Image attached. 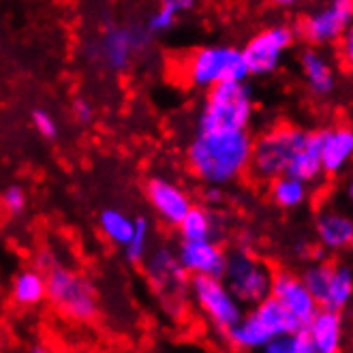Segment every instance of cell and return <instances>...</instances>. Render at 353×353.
Listing matches in <instances>:
<instances>
[{"label":"cell","mask_w":353,"mask_h":353,"mask_svg":"<svg viewBox=\"0 0 353 353\" xmlns=\"http://www.w3.org/2000/svg\"><path fill=\"white\" fill-rule=\"evenodd\" d=\"M253 135L248 131H197L186 146V165L203 186H230L248 174Z\"/></svg>","instance_id":"cell-1"},{"label":"cell","mask_w":353,"mask_h":353,"mask_svg":"<svg viewBox=\"0 0 353 353\" xmlns=\"http://www.w3.org/2000/svg\"><path fill=\"white\" fill-rule=\"evenodd\" d=\"M255 118V92L248 81H221L205 90L197 131H248Z\"/></svg>","instance_id":"cell-2"},{"label":"cell","mask_w":353,"mask_h":353,"mask_svg":"<svg viewBox=\"0 0 353 353\" xmlns=\"http://www.w3.org/2000/svg\"><path fill=\"white\" fill-rule=\"evenodd\" d=\"M310 135L313 131L296 127V124H276L259 137H253V154L248 165L251 178L268 184L270 180L287 174L289 165L306 146Z\"/></svg>","instance_id":"cell-3"},{"label":"cell","mask_w":353,"mask_h":353,"mask_svg":"<svg viewBox=\"0 0 353 353\" xmlns=\"http://www.w3.org/2000/svg\"><path fill=\"white\" fill-rule=\"evenodd\" d=\"M46 300H50L62 317L86 323L99 315V292L88 276L79 274L73 268L52 263L46 270Z\"/></svg>","instance_id":"cell-4"},{"label":"cell","mask_w":353,"mask_h":353,"mask_svg":"<svg viewBox=\"0 0 353 353\" xmlns=\"http://www.w3.org/2000/svg\"><path fill=\"white\" fill-rule=\"evenodd\" d=\"M152 37L154 34H150L146 26L105 24L88 43L86 56L101 69L122 73L131 69L137 56L150 48Z\"/></svg>","instance_id":"cell-5"},{"label":"cell","mask_w":353,"mask_h":353,"mask_svg":"<svg viewBox=\"0 0 353 353\" xmlns=\"http://www.w3.org/2000/svg\"><path fill=\"white\" fill-rule=\"evenodd\" d=\"M182 79L195 90H210L221 81H246L248 69L236 46H203L182 62Z\"/></svg>","instance_id":"cell-6"},{"label":"cell","mask_w":353,"mask_h":353,"mask_svg":"<svg viewBox=\"0 0 353 353\" xmlns=\"http://www.w3.org/2000/svg\"><path fill=\"white\" fill-rule=\"evenodd\" d=\"M272 279L274 270L248 246H238L236 251L227 253L223 281L244 306H255L268 298L272 292Z\"/></svg>","instance_id":"cell-7"},{"label":"cell","mask_w":353,"mask_h":353,"mask_svg":"<svg viewBox=\"0 0 353 353\" xmlns=\"http://www.w3.org/2000/svg\"><path fill=\"white\" fill-rule=\"evenodd\" d=\"M302 281L317 300L319 308L343 310L353 302V270L345 263L317 259L302 270Z\"/></svg>","instance_id":"cell-8"},{"label":"cell","mask_w":353,"mask_h":353,"mask_svg":"<svg viewBox=\"0 0 353 353\" xmlns=\"http://www.w3.org/2000/svg\"><path fill=\"white\" fill-rule=\"evenodd\" d=\"M296 28L292 24H272L255 32L246 41L242 50L246 69L251 77H270L274 75L289 50L296 43Z\"/></svg>","instance_id":"cell-9"},{"label":"cell","mask_w":353,"mask_h":353,"mask_svg":"<svg viewBox=\"0 0 353 353\" xmlns=\"http://www.w3.org/2000/svg\"><path fill=\"white\" fill-rule=\"evenodd\" d=\"M189 294L199 313L223 336L244 315V304L230 292L223 276H191Z\"/></svg>","instance_id":"cell-10"},{"label":"cell","mask_w":353,"mask_h":353,"mask_svg":"<svg viewBox=\"0 0 353 353\" xmlns=\"http://www.w3.org/2000/svg\"><path fill=\"white\" fill-rule=\"evenodd\" d=\"M353 22V0H323L321 5L304 13L296 28V34L306 46L332 48L339 43L343 32Z\"/></svg>","instance_id":"cell-11"},{"label":"cell","mask_w":353,"mask_h":353,"mask_svg":"<svg viewBox=\"0 0 353 353\" xmlns=\"http://www.w3.org/2000/svg\"><path fill=\"white\" fill-rule=\"evenodd\" d=\"M270 296L287 310L289 317L296 321L298 327H306V323L313 319L319 310L317 300L308 292L302 276L296 272H289V270H279V272H274Z\"/></svg>","instance_id":"cell-12"},{"label":"cell","mask_w":353,"mask_h":353,"mask_svg":"<svg viewBox=\"0 0 353 353\" xmlns=\"http://www.w3.org/2000/svg\"><path fill=\"white\" fill-rule=\"evenodd\" d=\"M298 67L304 88L310 99L327 101L339 88V71L323 48L306 46L298 56Z\"/></svg>","instance_id":"cell-13"},{"label":"cell","mask_w":353,"mask_h":353,"mask_svg":"<svg viewBox=\"0 0 353 353\" xmlns=\"http://www.w3.org/2000/svg\"><path fill=\"white\" fill-rule=\"evenodd\" d=\"M143 268L159 294L180 296L189 292V272L182 268L172 246H159L143 257Z\"/></svg>","instance_id":"cell-14"},{"label":"cell","mask_w":353,"mask_h":353,"mask_svg":"<svg viewBox=\"0 0 353 353\" xmlns=\"http://www.w3.org/2000/svg\"><path fill=\"white\" fill-rule=\"evenodd\" d=\"M143 195L154 214L170 227H176L193 205L191 195L170 178H150L143 186Z\"/></svg>","instance_id":"cell-15"},{"label":"cell","mask_w":353,"mask_h":353,"mask_svg":"<svg viewBox=\"0 0 353 353\" xmlns=\"http://www.w3.org/2000/svg\"><path fill=\"white\" fill-rule=\"evenodd\" d=\"M315 238L325 253L353 251V212L339 205H325L315 214Z\"/></svg>","instance_id":"cell-16"},{"label":"cell","mask_w":353,"mask_h":353,"mask_svg":"<svg viewBox=\"0 0 353 353\" xmlns=\"http://www.w3.org/2000/svg\"><path fill=\"white\" fill-rule=\"evenodd\" d=\"M176 255L189 276H223L227 251L219 240H180Z\"/></svg>","instance_id":"cell-17"},{"label":"cell","mask_w":353,"mask_h":353,"mask_svg":"<svg viewBox=\"0 0 353 353\" xmlns=\"http://www.w3.org/2000/svg\"><path fill=\"white\" fill-rule=\"evenodd\" d=\"M319 154L323 176H343L353 165V127L334 124L319 129Z\"/></svg>","instance_id":"cell-18"},{"label":"cell","mask_w":353,"mask_h":353,"mask_svg":"<svg viewBox=\"0 0 353 353\" xmlns=\"http://www.w3.org/2000/svg\"><path fill=\"white\" fill-rule=\"evenodd\" d=\"M304 332L315 353H336L343 349V336H345L343 313L330 308H319L315 317L306 323Z\"/></svg>","instance_id":"cell-19"},{"label":"cell","mask_w":353,"mask_h":353,"mask_svg":"<svg viewBox=\"0 0 353 353\" xmlns=\"http://www.w3.org/2000/svg\"><path fill=\"white\" fill-rule=\"evenodd\" d=\"M272 332L265 327V323L255 315L251 308L244 313L238 323H234L230 330L225 332V341L230 343L232 349L238 351H261L270 341H272Z\"/></svg>","instance_id":"cell-20"},{"label":"cell","mask_w":353,"mask_h":353,"mask_svg":"<svg viewBox=\"0 0 353 353\" xmlns=\"http://www.w3.org/2000/svg\"><path fill=\"white\" fill-rule=\"evenodd\" d=\"M180 240H219L223 232L221 216L210 205H191V210L176 225Z\"/></svg>","instance_id":"cell-21"},{"label":"cell","mask_w":353,"mask_h":353,"mask_svg":"<svg viewBox=\"0 0 353 353\" xmlns=\"http://www.w3.org/2000/svg\"><path fill=\"white\" fill-rule=\"evenodd\" d=\"M48 296V281L41 268H24L11 281V298L17 306L32 308L46 302Z\"/></svg>","instance_id":"cell-22"},{"label":"cell","mask_w":353,"mask_h":353,"mask_svg":"<svg viewBox=\"0 0 353 353\" xmlns=\"http://www.w3.org/2000/svg\"><path fill=\"white\" fill-rule=\"evenodd\" d=\"M268 191H270V199L281 210H298L308 201L310 195V184L294 178V176H279L274 180L268 182Z\"/></svg>","instance_id":"cell-23"},{"label":"cell","mask_w":353,"mask_h":353,"mask_svg":"<svg viewBox=\"0 0 353 353\" xmlns=\"http://www.w3.org/2000/svg\"><path fill=\"white\" fill-rule=\"evenodd\" d=\"M287 176H294L306 184H317L323 178V168H321V154H319V133L313 131L306 146L296 154L287 170Z\"/></svg>","instance_id":"cell-24"},{"label":"cell","mask_w":353,"mask_h":353,"mask_svg":"<svg viewBox=\"0 0 353 353\" xmlns=\"http://www.w3.org/2000/svg\"><path fill=\"white\" fill-rule=\"evenodd\" d=\"M99 230L112 244L124 246L135 230V219L120 210V208H105L99 214Z\"/></svg>","instance_id":"cell-25"},{"label":"cell","mask_w":353,"mask_h":353,"mask_svg":"<svg viewBox=\"0 0 353 353\" xmlns=\"http://www.w3.org/2000/svg\"><path fill=\"white\" fill-rule=\"evenodd\" d=\"M193 9H195V0H159V7L148 17L146 28L150 34H163L176 26L180 15Z\"/></svg>","instance_id":"cell-26"},{"label":"cell","mask_w":353,"mask_h":353,"mask_svg":"<svg viewBox=\"0 0 353 353\" xmlns=\"http://www.w3.org/2000/svg\"><path fill=\"white\" fill-rule=\"evenodd\" d=\"M150 223L146 216H137L135 219V230L129 238V242L124 244V257H127L129 263H139L143 261V257L148 255V248H150Z\"/></svg>","instance_id":"cell-27"},{"label":"cell","mask_w":353,"mask_h":353,"mask_svg":"<svg viewBox=\"0 0 353 353\" xmlns=\"http://www.w3.org/2000/svg\"><path fill=\"white\" fill-rule=\"evenodd\" d=\"M261 351H265V353H315L304 327L287 332V334H281V336H274Z\"/></svg>","instance_id":"cell-28"},{"label":"cell","mask_w":353,"mask_h":353,"mask_svg":"<svg viewBox=\"0 0 353 353\" xmlns=\"http://www.w3.org/2000/svg\"><path fill=\"white\" fill-rule=\"evenodd\" d=\"M0 203H3L5 212H9V214H22L26 210V205H28V195H26V191L22 189V186L11 184V186H7V189L3 191V195H0Z\"/></svg>","instance_id":"cell-29"},{"label":"cell","mask_w":353,"mask_h":353,"mask_svg":"<svg viewBox=\"0 0 353 353\" xmlns=\"http://www.w3.org/2000/svg\"><path fill=\"white\" fill-rule=\"evenodd\" d=\"M32 127L41 137H46V139H56V135H58V122L48 110L39 108L32 112Z\"/></svg>","instance_id":"cell-30"},{"label":"cell","mask_w":353,"mask_h":353,"mask_svg":"<svg viewBox=\"0 0 353 353\" xmlns=\"http://www.w3.org/2000/svg\"><path fill=\"white\" fill-rule=\"evenodd\" d=\"M336 52H339V60H341V65L353 73V22L351 26L343 32V37L339 39V43H336Z\"/></svg>","instance_id":"cell-31"},{"label":"cell","mask_w":353,"mask_h":353,"mask_svg":"<svg viewBox=\"0 0 353 353\" xmlns=\"http://www.w3.org/2000/svg\"><path fill=\"white\" fill-rule=\"evenodd\" d=\"M71 114L79 124H90L94 120V110L86 99H77L71 105Z\"/></svg>","instance_id":"cell-32"},{"label":"cell","mask_w":353,"mask_h":353,"mask_svg":"<svg viewBox=\"0 0 353 353\" xmlns=\"http://www.w3.org/2000/svg\"><path fill=\"white\" fill-rule=\"evenodd\" d=\"M223 199H225V189H223V186H205V189H203L205 205L216 208V205L223 203Z\"/></svg>","instance_id":"cell-33"},{"label":"cell","mask_w":353,"mask_h":353,"mask_svg":"<svg viewBox=\"0 0 353 353\" xmlns=\"http://www.w3.org/2000/svg\"><path fill=\"white\" fill-rule=\"evenodd\" d=\"M274 7H279V9H296V7H300V5H304L306 0H270Z\"/></svg>","instance_id":"cell-34"},{"label":"cell","mask_w":353,"mask_h":353,"mask_svg":"<svg viewBox=\"0 0 353 353\" xmlns=\"http://www.w3.org/2000/svg\"><path fill=\"white\" fill-rule=\"evenodd\" d=\"M345 199H347V205H349V210L353 212V176L347 180L345 184Z\"/></svg>","instance_id":"cell-35"},{"label":"cell","mask_w":353,"mask_h":353,"mask_svg":"<svg viewBox=\"0 0 353 353\" xmlns=\"http://www.w3.org/2000/svg\"><path fill=\"white\" fill-rule=\"evenodd\" d=\"M0 212H3V203H0Z\"/></svg>","instance_id":"cell-36"}]
</instances>
